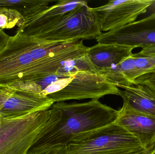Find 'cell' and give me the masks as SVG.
<instances>
[{
	"label": "cell",
	"instance_id": "obj_18",
	"mask_svg": "<svg viewBox=\"0 0 155 154\" xmlns=\"http://www.w3.org/2000/svg\"><path fill=\"white\" fill-rule=\"evenodd\" d=\"M135 84L143 85L155 92V71L141 75L136 79Z\"/></svg>",
	"mask_w": 155,
	"mask_h": 154
},
{
	"label": "cell",
	"instance_id": "obj_15",
	"mask_svg": "<svg viewBox=\"0 0 155 154\" xmlns=\"http://www.w3.org/2000/svg\"><path fill=\"white\" fill-rule=\"evenodd\" d=\"M81 72L100 73V71L90 61L87 54L84 56L67 61L60 67L55 74L70 77Z\"/></svg>",
	"mask_w": 155,
	"mask_h": 154
},
{
	"label": "cell",
	"instance_id": "obj_11",
	"mask_svg": "<svg viewBox=\"0 0 155 154\" xmlns=\"http://www.w3.org/2000/svg\"><path fill=\"white\" fill-rule=\"evenodd\" d=\"M115 124L122 127L149 150L155 143V116L120 109Z\"/></svg>",
	"mask_w": 155,
	"mask_h": 154
},
{
	"label": "cell",
	"instance_id": "obj_5",
	"mask_svg": "<svg viewBox=\"0 0 155 154\" xmlns=\"http://www.w3.org/2000/svg\"><path fill=\"white\" fill-rule=\"evenodd\" d=\"M120 90L101 73L78 72L59 91L47 96L54 103L72 99H97L106 95L119 96Z\"/></svg>",
	"mask_w": 155,
	"mask_h": 154
},
{
	"label": "cell",
	"instance_id": "obj_21",
	"mask_svg": "<svg viewBox=\"0 0 155 154\" xmlns=\"http://www.w3.org/2000/svg\"><path fill=\"white\" fill-rule=\"evenodd\" d=\"M147 149L143 148L140 150H136V151H133V152H129L123 154H146L147 151Z\"/></svg>",
	"mask_w": 155,
	"mask_h": 154
},
{
	"label": "cell",
	"instance_id": "obj_2",
	"mask_svg": "<svg viewBox=\"0 0 155 154\" xmlns=\"http://www.w3.org/2000/svg\"><path fill=\"white\" fill-rule=\"evenodd\" d=\"M62 114L51 108L13 118L0 117V154H26L59 123Z\"/></svg>",
	"mask_w": 155,
	"mask_h": 154
},
{
	"label": "cell",
	"instance_id": "obj_3",
	"mask_svg": "<svg viewBox=\"0 0 155 154\" xmlns=\"http://www.w3.org/2000/svg\"><path fill=\"white\" fill-rule=\"evenodd\" d=\"M143 148L138 139L114 123L78 136L64 154H123Z\"/></svg>",
	"mask_w": 155,
	"mask_h": 154
},
{
	"label": "cell",
	"instance_id": "obj_12",
	"mask_svg": "<svg viewBox=\"0 0 155 154\" xmlns=\"http://www.w3.org/2000/svg\"><path fill=\"white\" fill-rule=\"evenodd\" d=\"M120 90L123 99L121 109L155 116V92L143 85L135 84Z\"/></svg>",
	"mask_w": 155,
	"mask_h": 154
},
{
	"label": "cell",
	"instance_id": "obj_8",
	"mask_svg": "<svg viewBox=\"0 0 155 154\" xmlns=\"http://www.w3.org/2000/svg\"><path fill=\"white\" fill-rule=\"evenodd\" d=\"M52 99L40 94L17 90L0 83V117L13 118L51 108Z\"/></svg>",
	"mask_w": 155,
	"mask_h": 154
},
{
	"label": "cell",
	"instance_id": "obj_4",
	"mask_svg": "<svg viewBox=\"0 0 155 154\" xmlns=\"http://www.w3.org/2000/svg\"><path fill=\"white\" fill-rule=\"evenodd\" d=\"M90 8L86 2L31 37L53 41L96 40L102 33Z\"/></svg>",
	"mask_w": 155,
	"mask_h": 154
},
{
	"label": "cell",
	"instance_id": "obj_9",
	"mask_svg": "<svg viewBox=\"0 0 155 154\" xmlns=\"http://www.w3.org/2000/svg\"><path fill=\"white\" fill-rule=\"evenodd\" d=\"M88 47L82 40L72 42L61 49L40 61L16 76L0 81L1 84L9 85L17 81L33 80L54 75L64 62L87 54Z\"/></svg>",
	"mask_w": 155,
	"mask_h": 154
},
{
	"label": "cell",
	"instance_id": "obj_20",
	"mask_svg": "<svg viewBox=\"0 0 155 154\" xmlns=\"http://www.w3.org/2000/svg\"><path fill=\"white\" fill-rule=\"evenodd\" d=\"M64 148H58L56 149H51L43 152L36 153L29 150L26 154H64Z\"/></svg>",
	"mask_w": 155,
	"mask_h": 154
},
{
	"label": "cell",
	"instance_id": "obj_13",
	"mask_svg": "<svg viewBox=\"0 0 155 154\" xmlns=\"http://www.w3.org/2000/svg\"><path fill=\"white\" fill-rule=\"evenodd\" d=\"M134 48L114 44L97 43L88 47L87 55L100 71L113 68L131 56Z\"/></svg>",
	"mask_w": 155,
	"mask_h": 154
},
{
	"label": "cell",
	"instance_id": "obj_14",
	"mask_svg": "<svg viewBox=\"0 0 155 154\" xmlns=\"http://www.w3.org/2000/svg\"><path fill=\"white\" fill-rule=\"evenodd\" d=\"M53 2L51 0H0V7L15 10L26 19L44 11Z\"/></svg>",
	"mask_w": 155,
	"mask_h": 154
},
{
	"label": "cell",
	"instance_id": "obj_22",
	"mask_svg": "<svg viewBox=\"0 0 155 154\" xmlns=\"http://www.w3.org/2000/svg\"><path fill=\"white\" fill-rule=\"evenodd\" d=\"M146 154H155V143L151 149L147 150Z\"/></svg>",
	"mask_w": 155,
	"mask_h": 154
},
{
	"label": "cell",
	"instance_id": "obj_7",
	"mask_svg": "<svg viewBox=\"0 0 155 154\" xmlns=\"http://www.w3.org/2000/svg\"><path fill=\"white\" fill-rule=\"evenodd\" d=\"M96 40L100 44L122 45L134 49L155 47V11L142 20L102 33Z\"/></svg>",
	"mask_w": 155,
	"mask_h": 154
},
{
	"label": "cell",
	"instance_id": "obj_1",
	"mask_svg": "<svg viewBox=\"0 0 155 154\" xmlns=\"http://www.w3.org/2000/svg\"><path fill=\"white\" fill-rule=\"evenodd\" d=\"M61 118L55 127L30 149L36 153L65 148L78 136L114 124L119 110L104 105L97 99L84 103H54Z\"/></svg>",
	"mask_w": 155,
	"mask_h": 154
},
{
	"label": "cell",
	"instance_id": "obj_6",
	"mask_svg": "<svg viewBox=\"0 0 155 154\" xmlns=\"http://www.w3.org/2000/svg\"><path fill=\"white\" fill-rule=\"evenodd\" d=\"M153 0L110 1L102 6L90 8L101 31H110L136 21L145 13Z\"/></svg>",
	"mask_w": 155,
	"mask_h": 154
},
{
	"label": "cell",
	"instance_id": "obj_16",
	"mask_svg": "<svg viewBox=\"0 0 155 154\" xmlns=\"http://www.w3.org/2000/svg\"><path fill=\"white\" fill-rule=\"evenodd\" d=\"M133 55L135 59L137 78L143 74L155 71V47L142 49Z\"/></svg>",
	"mask_w": 155,
	"mask_h": 154
},
{
	"label": "cell",
	"instance_id": "obj_17",
	"mask_svg": "<svg viewBox=\"0 0 155 154\" xmlns=\"http://www.w3.org/2000/svg\"><path fill=\"white\" fill-rule=\"evenodd\" d=\"M23 16L17 11L0 7V30L21 27L24 22Z\"/></svg>",
	"mask_w": 155,
	"mask_h": 154
},
{
	"label": "cell",
	"instance_id": "obj_10",
	"mask_svg": "<svg viewBox=\"0 0 155 154\" xmlns=\"http://www.w3.org/2000/svg\"><path fill=\"white\" fill-rule=\"evenodd\" d=\"M86 2L78 0L58 1L43 11L24 19L23 24L18 28L16 33L31 37L40 30L57 21Z\"/></svg>",
	"mask_w": 155,
	"mask_h": 154
},
{
	"label": "cell",
	"instance_id": "obj_19",
	"mask_svg": "<svg viewBox=\"0 0 155 154\" xmlns=\"http://www.w3.org/2000/svg\"><path fill=\"white\" fill-rule=\"evenodd\" d=\"M10 36H8L3 30H0V53L7 44Z\"/></svg>",
	"mask_w": 155,
	"mask_h": 154
}]
</instances>
